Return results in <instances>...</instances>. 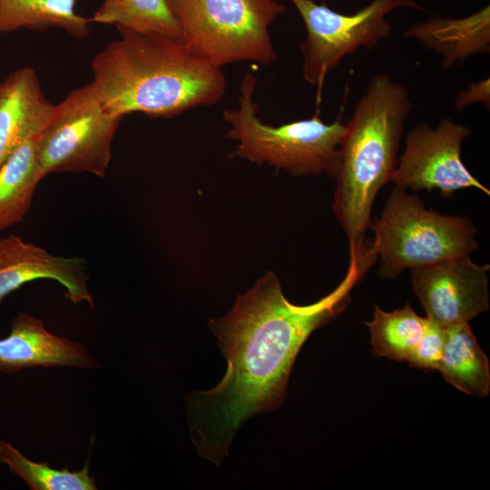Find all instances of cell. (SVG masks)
Wrapping results in <instances>:
<instances>
[{
    "mask_svg": "<svg viewBox=\"0 0 490 490\" xmlns=\"http://www.w3.org/2000/svg\"><path fill=\"white\" fill-rule=\"evenodd\" d=\"M56 110L33 68H18L0 81V167L19 145L51 122Z\"/></svg>",
    "mask_w": 490,
    "mask_h": 490,
    "instance_id": "obj_13",
    "label": "cell"
},
{
    "mask_svg": "<svg viewBox=\"0 0 490 490\" xmlns=\"http://www.w3.org/2000/svg\"><path fill=\"white\" fill-rule=\"evenodd\" d=\"M374 263L368 253L349 257L341 282L303 306L290 303L277 276L268 272L237 298L227 315L210 320L228 368L217 386L185 397L199 456L220 466L244 422L280 407L301 347L314 330L346 309L353 288Z\"/></svg>",
    "mask_w": 490,
    "mask_h": 490,
    "instance_id": "obj_1",
    "label": "cell"
},
{
    "mask_svg": "<svg viewBox=\"0 0 490 490\" xmlns=\"http://www.w3.org/2000/svg\"><path fill=\"white\" fill-rule=\"evenodd\" d=\"M39 133L19 145L0 167V231L24 220L44 179L37 151Z\"/></svg>",
    "mask_w": 490,
    "mask_h": 490,
    "instance_id": "obj_15",
    "label": "cell"
},
{
    "mask_svg": "<svg viewBox=\"0 0 490 490\" xmlns=\"http://www.w3.org/2000/svg\"><path fill=\"white\" fill-rule=\"evenodd\" d=\"M307 36L300 44L302 76L321 89L327 76L347 56L360 48L371 50L391 34L387 15L398 7L426 11L413 0H373L352 15L332 10L314 0H291Z\"/></svg>",
    "mask_w": 490,
    "mask_h": 490,
    "instance_id": "obj_8",
    "label": "cell"
},
{
    "mask_svg": "<svg viewBox=\"0 0 490 490\" xmlns=\"http://www.w3.org/2000/svg\"><path fill=\"white\" fill-rule=\"evenodd\" d=\"M471 130L451 118L440 120L436 127L421 122L405 138L404 151L397 159L390 182L413 191L438 190L449 196L463 189L490 191L466 167L461 159L463 142Z\"/></svg>",
    "mask_w": 490,
    "mask_h": 490,
    "instance_id": "obj_9",
    "label": "cell"
},
{
    "mask_svg": "<svg viewBox=\"0 0 490 490\" xmlns=\"http://www.w3.org/2000/svg\"><path fill=\"white\" fill-rule=\"evenodd\" d=\"M441 56L447 70L466 58L490 51V8L483 7L465 17H430L410 25L403 34Z\"/></svg>",
    "mask_w": 490,
    "mask_h": 490,
    "instance_id": "obj_14",
    "label": "cell"
},
{
    "mask_svg": "<svg viewBox=\"0 0 490 490\" xmlns=\"http://www.w3.org/2000/svg\"><path fill=\"white\" fill-rule=\"evenodd\" d=\"M98 366L83 345L50 333L41 319L25 312L15 316L9 335L0 339V372L34 367Z\"/></svg>",
    "mask_w": 490,
    "mask_h": 490,
    "instance_id": "obj_12",
    "label": "cell"
},
{
    "mask_svg": "<svg viewBox=\"0 0 490 490\" xmlns=\"http://www.w3.org/2000/svg\"><path fill=\"white\" fill-rule=\"evenodd\" d=\"M88 460L79 471L53 468L47 462H34L5 440H0V464L23 479L31 490H96Z\"/></svg>",
    "mask_w": 490,
    "mask_h": 490,
    "instance_id": "obj_20",
    "label": "cell"
},
{
    "mask_svg": "<svg viewBox=\"0 0 490 490\" xmlns=\"http://www.w3.org/2000/svg\"><path fill=\"white\" fill-rule=\"evenodd\" d=\"M445 348L438 371L460 391L485 397L490 392V368L469 326L463 322L444 328Z\"/></svg>",
    "mask_w": 490,
    "mask_h": 490,
    "instance_id": "obj_16",
    "label": "cell"
},
{
    "mask_svg": "<svg viewBox=\"0 0 490 490\" xmlns=\"http://www.w3.org/2000/svg\"><path fill=\"white\" fill-rule=\"evenodd\" d=\"M489 270V264H476L469 255L410 270L413 290L426 318L446 328L487 311Z\"/></svg>",
    "mask_w": 490,
    "mask_h": 490,
    "instance_id": "obj_10",
    "label": "cell"
},
{
    "mask_svg": "<svg viewBox=\"0 0 490 490\" xmlns=\"http://www.w3.org/2000/svg\"><path fill=\"white\" fill-rule=\"evenodd\" d=\"M120 38L91 62L92 83L104 110L172 117L219 102L226 89L220 68L190 52L178 38L117 28Z\"/></svg>",
    "mask_w": 490,
    "mask_h": 490,
    "instance_id": "obj_2",
    "label": "cell"
},
{
    "mask_svg": "<svg viewBox=\"0 0 490 490\" xmlns=\"http://www.w3.org/2000/svg\"><path fill=\"white\" fill-rule=\"evenodd\" d=\"M180 40L196 56L221 66L277 58L269 27L285 11L276 0H166Z\"/></svg>",
    "mask_w": 490,
    "mask_h": 490,
    "instance_id": "obj_6",
    "label": "cell"
},
{
    "mask_svg": "<svg viewBox=\"0 0 490 490\" xmlns=\"http://www.w3.org/2000/svg\"><path fill=\"white\" fill-rule=\"evenodd\" d=\"M426 323L427 318L417 315L409 303L393 311L376 306L372 320L366 322L373 352L395 361L408 362Z\"/></svg>",
    "mask_w": 490,
    "mask_h": 490,
    "instance_id": "obj_18",
    "label": "cell"
},
{
    "mask_svg": "<svg viewBox=\"0 0 490 490\" xmlns=\"http://www.w3.org/2000/svg\"><path fill=\"white\" fill-rule=\"evenodd\" d=\"M368 229L379 260L378 275L396 279L404 270L470 255L478 248L473 221L427 209L421 199L394 187Z\"/></svg>",
    "mask_w": 490,
    "mask_h": 490,
    "instance_id": "obj_5",
    "label": "cell"
},
{
    "mask_svg": "<svg viewBox=\"0 0 490 490\" xmlns=\"http://www.w3.org/2000/svg\"><path fill=\"white\" fill-rule=\"evenodd\" d=\"M445 342V328L427 318L425 331L407 363L419 368L438 370Z\"/></svg>",
    "mask_w": 490,
    "mask_h": 490,
    "instance_id": "obj_21",
    "label": "cell"
},
{
    "mask_svg": "<svg viewBox=\"0 0 490 490\" xmlns=\"http://www.w3.org/2000/svg\"><path fill=\"white\" fill-rule=\"evenodd\" d=\"M480 103L485 108L490 107V80L489 77L469 83L467 89L461 91L455 99L454 108L462 112L470 105Z\"/></svg>",
    "mask_w": 490,
    "mask_h": 490,
    "instance_id": "obj_22",
    "label": "cell"
},
{
    "mask_svg": "<svg viewBox=\"0 0 490 490\" xmlns=\"http://www.w3.org/2000/svg\"><path fill=\"white\" fill-rule=\"evenodd\" d=\"M41 279H54L63 285L66 298L73 303L85 301L94 308L83 259L52 255L15 234L0 238V305L24 284Z\"/></svg>",
    "mask_w": 490,
    "mask_h": 490,
    "instance_id": "obj_11",
    "label": "cell"
},
{
    "mask_svg": "<svg viewBox=\"0 0 490 490\" xmlns=\"http://www.w3.org/2000/svg\"><path fill=\"white\" fill-rule=\"evenodd\" d=\"M75 4L76 0H0V34L60 28L83 39L90 34L92 20L78 15Z\"/></svg>",
    "mask_w": 490,
    "mask_h": 490,
    "instance_id": "obj_17",
    "label": "cell"
},
{
    "mask_svg": "<svg viewBox=\"0 0 490 490\" xmlns=\"http://www.w3.org/2000/svg\"><path fill=\"white\" fill-rule=\"evenodd\" d=\"M411 108L407 86L380 73L371 78L346 124L332 210L348 240L349 254L367 245L372 206L390 182Z\"/></svg>",
    "mask_w": 490,
    "mask_h": 490,
    "instance_id": "obj_3",
    "label": "cell"
},
{
    "mask_svg": "<svg viewBox=\"0 0 490 490\" xmlns=\"http://www.w3.org/2000/svg\"><path fill=\"white\" fill-rule=\"evenodd\" d=\"M91 20L140 33L181 36L166 0H103Z\"/></svg>",
    "mask_w": 490,
    "mask_h": 490,
    "instance_id": "obj_19",
    "label": "cell"
},
{
    "mask_svg": "<svg viewBox=\"0 0 490 490\" xmlns=\"http://www.w3.org/2000/svg\"><path fill=\"white\" fill-rule=\"evenodd\" d=\"M256 84L255 76L245 73L239 107L223 111L230 125L226 136L239 142L235 154L253 162H267L294 176L327 174L335 179L346 125L338 119L325 123L318 114L279 126L265 124L257 116Z\"/></svg>",
    "mask_w": 490,
    "mask_h": 490,
    "instance_id": "obj_4",
    "label": "cell"
},
{
    "mask_svg": "<svg viewBox=\"0 0 490 490\" xmlns=\"http://www.w3.org/2000/svg\"><path fill=\"white\" fill-rule=\"evenodd\" d=\"M56 105L54 119L38 134L44 178L61 172L104 177L112 159L113 140L122 118L104 110L92 82L73 90Z\"/></svg>",
    "mask_w": 490,
    "mask_h": 490,
    "instance_id": "obj_7",
    "label": "cell"
}]
</instances>
